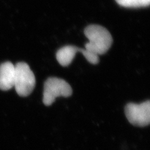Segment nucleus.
Segmentation results:
<instances>
[{"mask_svg":"<svg viewBox=\"0 0 150 150\" xmlns=\"http://www.w3.org/2000/svg\"><path fill=\"white\" fill-rule=\"evenodd\" d=\"M72 93V88L65 80L51 77L47 79L45 83L43 102L46 106H50L54 103L56 98L69 97Z\"/></svg>","mask_w":150,"mask_h":150,"instance_id":"7ed1b4c3","label":"nucleus"},{"mask_svg":"<svg viewBox=\"0 0 150 150\" xmlns=\"http://www.w3.org/2000/svg\"><path fill=\"white\" fill-rule=\"evenodd\" d=\"M15 66L6 62L0 65V89L3 91L10 90L15 84Z\"/></svg>","mask_w":150,"mask_h":150,"instance_id":"423d86ee","label":"nucleus"},{"mask_svg":"<svg viewBox=\"0 0 150 150\" xmlns=\"http://www.w3.org/2000/svg\"><path fill=\"white\" fill-rule=\"evenodd\" d=\"M120 6L126 8H139L148 6L150 0H116Z\"/></svg>","mask_w":150,"mask_h":150,"instance_id":"0eeeda50","label":"nucleus"},{"mask_svg":"<svg viewBox=\"0 0 150 150\" xmlns=\"http://www.w3.org/2000/svg\"><path fill=\"white\" fill-rule=\"evenodd\" d=\"M36 84L35 76L29 65L25 62L15 65V78L14 86L18 95L26 97L33 91Z\"/></svg>","mask_w":150,"mask_h":150,"instance_id":"f03ea898","label":"nucleus"},{"mask_svg":"<svg viewBox=\"0 0 150 150\" xmlns=\"http://www.w3.org/2000/svg\"><path fill=\"white\" fill-rule=\"evenodd\" d=\"M84 34L89 40L85 49L96 55L106 53L112 43V38L106 28L100 25H92L86 28Z\"/></svg>","mask_w":150,"mask_h":150,"instance_id":"f257e3e1","label":"nucleus"},{"mask_svg":"<svg viewBox=\"0 0 150 150\" xmlns=\"http://www.w3.org/2000/svg\"><path fill=\"white\" fill-rule=\"evenodd\" d=\"M77 52H81L89 63L96 64L99 62L98 56L86 49L78 48L76 46L68 45L60 48L56 53V59L63 67H67L72 62Z\"/></svg>","mask_w":150,"mask_h":150,"instance_id":"39448f33","label":"nucleus"},{"mask_svg":"<svg viewBox=\"0 0 150 150\" xmlns=\"http://www.w3.org/2000/svg\"><path fill=\"white\" fill-rule=\"evenodd\" d=\"M126 118L131 124L139 127H144L150 122V101L139 104L130 103L125 107Z\"/></svg>","mask_w":150,"mask_h":150,"instance_id":"20e7f679","label":"nucleus"}]
</instances>
